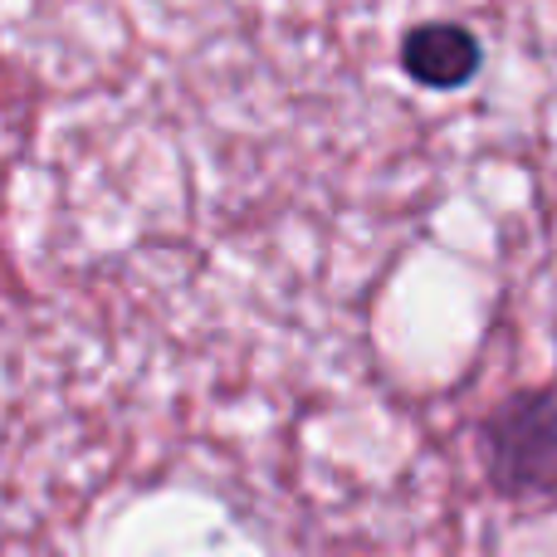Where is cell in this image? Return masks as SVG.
<instances>
[{"label": "cell", "mask_w": 557, "mask_h": 557, "mask_svg": "<svg viewBox=\"0 0 557 557\" xmlns=\"http://www.w3.org/2000/svg\"><path fill=\"white\" fill-rule=\"evenodd\" d=\"M494 460L509 484L548 480L557 474V401L553 396H523L490 425Z\"/></svg>", "instance_id": "cell-1"}, {"label": "cell", "mask_w": 557, "mask_h": 557, "mask_svg": "<svg viewBox=\"0 0 557 557\" xmlns=\"http://www.w3.org/2000/svg\"><path fill=\"white\" fill-rule=\"evenodd\" d=\"M484 64L480 39L455 20H421L401 39V74L421 88H465Z\"/></svg>", "instance_id": "cell-2"}]
</instances>
